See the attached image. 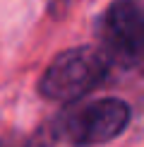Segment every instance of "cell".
Segmentation results:
<instances>
[{
	"instance_id": "obj_1",
	"label": "cell",
	"mask_w": 144,
	"mask_h": 147,
	"mask_svg": "<svg viewBox=\"0 0 144 147\" xmlns=\"http://www.w3.org/2000/svg\"><path fill=\"white\" fill-rule=\"evenodd\" d=\"M108 65V58L99 48H70L46 68L39 80V92L51 101H75L103 82Z\"/></svg>"
},
{
	"instance_id": "obj_2",
	"label": "cell",
	"mask_w": 144,
	"mask_h": 147,
	"mask_svg": "<svg viewBox=\"0 0 144 147\" xmlns=\"http://www.w3.org/2000/svg\"><path fill=\"white\" fill-rule=\"evenodd\" d=\"M130 106L120 99H94L58 118L65 142L72 147H91L108 142L125 130Z\"/></svg>"
},
{
	"instance_id": "obj_3",
	"label": "cell",
	"mask_w": 144,
	"mask_h": 147,
	"mask_svg": "<svg viewBox=\"0 0 144 147\" xmlns=\"http://www.w3.org/2000/svg\"><path fill=\"white\" fill-rule=\"evenodd\" d=\"M101 53L108 63L135 68L144 58V15L132 0H115L99 24Z\"/></svg>"
},
{
	"instance_id": "obj_4",
	"label": "cell",
	"mask_w": 144,
	"mask_h": 147,
	"mask_svg": "<svg viewBox=\"0 0 144 147\" xmlns=\"http://www.w3.org/2000/svg\"><path fill=\"white\" fill-rule=\"evenodd\" d=\"M70 3H72V0H48V12H51L53 17H60V15L67 12Z\"/></svg>"
}]
</instances>
